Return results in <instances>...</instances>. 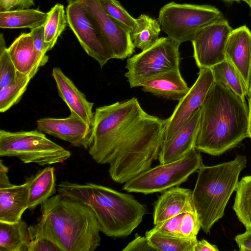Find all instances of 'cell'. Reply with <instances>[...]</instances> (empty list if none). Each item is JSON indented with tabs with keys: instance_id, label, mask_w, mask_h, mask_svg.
Here are the masks:
<instances>
[{
	"instance_id": "cell-34",
	"label": "cell",
	"mask_w": 251,
	"mask_h": 251,
	"mask_svg": "<svg viewBox=\"0 0 251 251\" xmlns=\"http://www.w3.org/2000/svg\"><path fill=\"white\" fill-rule=\"evenodd\" d=\"M105 12L113 20L131 31L137 25L132 17L117 0H100Z\"/></svg>"
},
{
	"instance_id": "cell-17",
	"label": "cell",
	"mask_w": 251,
	"mask_h": 251,
	"mask_svg": "<svg viewBox=\"0 0 251 251\" xmlns=\"http://www.w3.org/2000/svg\"><path fill=\"white\" fill-rule=\"evenodd\" d=\"M201 117V108L195 111L170 140L163 142L158 159L160 164L179 159L195 148Z\"/></svg>"
},
{
	"instance_id": "cell-45",
	"label": "cell",
	"mask_w": 251,
	"mask_h": 251,
	"mask_svg": "<svg viewBox=\"0 0 251 251\" xmlns=\"http://www.w3.org/2000/svg\"><path fill=\"white\" fill-rule=\"evenodd\" d=\"M226 1H246V0H223Z\"/></svg>"
},
{
	"instance_id": "cell-32",
	"label": "cell",
	"mask_w": 251,
	"mask_h": 251,
	"mask_svg": "<svg viewBox=\"0 0 251 251\" xmlns=\"http://www.w3.org/2000/svg\"><path fill=\"white\" fill-rule=\"evenodd\" d=\"M28 251H62L46 225L41 221L28 227Z\"/></svg>"
},
{
	"instance_id": "cell-20",
	"label": "cell",
	"mask_w": 251,
	"mask_h": 251,
	"mask_svg": "<svg viewBox=\"0 0 251 251\" xmlns=\"http://www.w3.org/2000/svg\"><path fill=\"white\" fill-rule=\"evenodd\" d=\"M188 212H196L192 191L178 186L171 188L163 191L154 203L153 224Z\"/></svg>"
},
{
	"instance_id": "cell-43",
	"label": "cell",
	"mask_w": 251,
	"mask_h": 251,
	"mask_svg": "<svg viewBox=\"0 0 251 251\" xmlns=\"http://www.w3.org/2000/svg\"><path fill=\"white\" fill-rule=\"evenodd\" d=\"M248 97L251 98V68L249 75V78L248 83Z\"/></svg>"
},
{
	"instance_id": "cell-19",
	"label": "cell",
	"mask_w": 251,
	"mask_h": 251,
	"mask_svg": "<svg viewBox=\"0 0 251 251\" xmlns=\"http://www.w3.org/2000/svg\"><path fill=\"white\" fill-rule=\"evenodd\" d=\"M225 59L234 66L248 86L251 68V31L246 25L230 33L225 48Z\"/></svg>"
},
{
	"instance_id": "cell-39",
	"label": "cell",
	"mask_w": 251,
	"mask_h": 251,
	"mask_svg": "<svg viewBox=\"0 0 251 251\" xmlns=\"http://www.w3.org/2000/svg\"><path fill=\"white\" fill-rule=\"evenodd\" d=\"M34 0H0V12L29 8Z\"/></svg>"
},
{
	"instance_id": "cell-10",
	"label": "cell",
	"mask_w": 251,
	"mask_h": 251,
	"mask_svg": "<svg viewBox=\"0 0 251 251\" xmlns=\"http://www.w3.org/2000/svg\"><path fill=\"white\" fill-rule=\"evenodd\" d=\"M180 44L169 37H161L152 46L129 58L125 76L130 88L166 72L179 70Z\"/></svg>"
},
{
	"instance_id": "cell-23",
	"label": "cell",
	"mask_w": 251,
	"mask_h": 251,
	"mask_svg": "<svg viewBox=\"0 0 251 251\" xmlns=\"http://www.w3.org/2000/svg\"><path fill=\"white\" fill-rule=\"evenodd\" d=\"M28 184V209L33 210L53 196L56 191L54 167L48 166L26 180Z\"/></svg>"
},
{
	"instance_id": "cell-6",
	"label": "cell",
	"mask_w": 251,
	"mask_h": 251,
	"mask_svg": "<svg viewBox=\"0 0 251 251\" xmlns=\"http://www.w3.org/2000/svg\"><path fill=\"white\" fill-rule=\"evenodd\" d=\"M145 111L137 98L96 108L88 152L98 163L108 164L123 132Z\"/></svg>"
},
{
	"instance_id": "cell-25",
	"label": "cell",
	"mask_w": 251,
	"mask_h": 251,
	"mask_svg": "<svg viewBox=\"0 0 251 251\" xmlns=\"http://www.w3.org/2000/svg\"><path fill=\"white\" fill-rule=\"evenodd\" d=\"M48 14L34 9H17L0 12V27L31 29L43 25Z\"/></svg>"
},
{
	"instance_id": "cell-8",
	"label": "cell",
	"mask_w": 251,
	"mask_h": 251,
	"mask_svg": "<svg viewBox=\"0 0 251 251\" xmlns=\"http://www.w3.org/2000/svg\"><path fill=\"white\" fill-rule=\"evenodd\" d=\"M224 18L214 6L169 2L160 9L158 21L168 37L180 44L191 41L204 26Z\"/></svg>"
},
{
	"instance_id": "cell-44",
	"label": "cell",
	"mask_w": 251,
	"mask_h": 251,
	"mask_svg": "<svg viewBox=\"0 0 251 251\" xmlns=\"http://www.w3.org/2000/svg\"><path fill=\"white\" fill-rule=\"evenodd\" d=\"M245 2L249 5L251 10V0H246Z\"/></svg>"
},
{
	"instance_id": "cell-27",
	"label": "cell",
	"mask_w": 251,
	"mask_h": 251,
	"mask_svg": "<svg viewBox=\"0 0 251 251\" xmlns=\"http://www.w3.org/2000/svg\"><path fill=\"white\" fill-rule=\"evenodd\" d=\"M145 236L155 251H195L198 240L180 235L170 234L152 229L146 231Z\"/></svg>"
},
{
	"instance_id": "cell-38",
	"label": "cell",
	"mask_w": 251,
	"mask_h": 251,
	"mask_svg": "<svg viewBox=\"0 0 251 251\" xmlns=\"http://www.w3.org/2000/svg\"><path fill=\"white\" fill-rule=\"evenodd\" d=\"M155 251L150 244L146 236L143 237L137 233L135 238L129 242L122 251Z\"/></svg>"
},
{
	"instance_id": "cell-31",
	"label": "cell",
	"mask_w": 251,
	"mask_h": 251,
	"mask_svg": "<svg viewBox=\"0 0 251 251\" xmlns=\"http://www.w3.org/2000/svg\"><path fill=\"white\" fill-rule=\"evenodd\" d=\"M35 74H24L17 72L14 82L0 89V112L4 113L17 104L26 90L31 79Z\"/></svg>"
},
{
	"instance_id": "cell-37",
	"label": "cell",
	"mask_w": 251,
	"mask_h": 251,
	"mask_svg": "<svg viewBox=\"0 0 251 251\" xmlns=\"http://www.w3.org/2000/svg\"><path fill=\"white\" fill-rule=\"evenodd\" d=\"M29 33L37 51L43 58L48 59V56L46 55L49 50L45 42L44 25L31 29Z\"/></svg>"
},
{
	"instance_id": "cell-29",
	"label": "cell",
	"mask_w": 251,
	"mask_h": 251,
	"mask_svg": "<svg viewBox=\"0 0 251 251\" xmlns=\"http://www.w3.org/2000/svg\"><path fill=\"white\" fill-rule=\"evenodd\" d=\"M233 208L246 229H251V175L239 181Z\"/></svg>"
},
{
	"instance_id": "cell-2",
	"label": "cell",
	"mask_w": 251,
	"mask_h": 251,
	"mask_svg": "<svg viewBox=\"0 0 251 251\" xmlns=\"http://www.w3.org/2000/svg\"><path fill=\"white\" fill-rule=\"evenodd\" d=\"M57 191L90 209L100 231L111 237L129 235L148 213L146 206L131 195L98 184L66 180L57 185Z\"/></svg>"
},
{
	"instance_id": "cell-14",
	"label": "cell",
	"mask_w": 251,
	"mask_h": 251,
	"mask_svg": "<svg viewBox=\"0 0 251 251\" xmlns=\"http://www.w3.org/2000/svg\"><path fill=\"white\" fill-rule=\"evenodd\" d=\"M214 81V76L210 68L200 69L194 84L179 101L172 115L166 119L164 142L173 138L192 114L201 108Z\"/></svg>"
},
{
	"instance_id": "cell-41",
	"label": "cell",
	"mask_w": 251,
	"mask_h": 251,
	"mask_svg": "<svg viewBox=\"0 0 251 251\" xmlns=\"http://www.w3.org/2000/svg\"><path fill=\"white\" fill-rule=\"evenodd\" d=\"M218 251V249L215 245L210 244L205 240L198 241L195 251Z\"/></svg>"
},
{
	"instance_id": "cell-7",
	"label": "cell",
	"mask_w": 251,
	"mask_h": 251,
	"mask_svg": "<svg viewBox=\"0 0 251 251\" xmlns=\"http://www.w3.org/2000/svg\"><path fill=\"white\" fill-rule=\"evenodd\" d=\"M71 152L48 138L39 130H0V156L15 157L24 163L43 166L62 163Z\"/></svg>"
},
{
	"instance_id": "cell-12",
	"label": "cell",
	"mask_w": 251,
	"mask_h": 251,
	"mask_svg": "<svg viewBox=\"0 0 251 251\" xmlns=\"http://www.w3.org/2000/svg\"><path fill=\"white\" fill-rule=\"evenodd\" d=\"M225 18L208 25L200 30L191 41L193 56L200 69L210 68L225 60V48L232 31Z\"/></svg>"
},
{
	"instance_id": "cell-36",
	"label": "cell",
	"mask_w": 251,
	"mask_h": 251,
	"mask_svg": "<svg viewBox=\"0 0 251 251\" xmlns=\"http://www.w3.org/2000/svg\"><path fill=\"white\" fill-rule=\"evenodd\" d=\"M184 213L158 223L152 229L170 234L180 235V228Z\"/></svg>"
},
{
	"instance_id": "cell-22",
	"label": "cell",
	"mask_w": 251,
	"mask_h": 251,
	"mask_svg": "<svg viewBox=\"0 0 251 251\" xmlns=\"http://www.w3.org/2000/svg\"><path fill=\"white\" fill-rule=\"evenodd\" d=\"M142 89L156 96L179 101L188 92L189 87L179 70L169 71L144 82Z\"/></svg>"
},
{
	"instance_id": "cell-13",
	"label": "cell",
	"mask_w": 251,
	"mask_h": 251,
	"mask_svg": "<svg viewBox=\"0 0 251 251\" xmlns=\"http://www.w3.org/2000/svg\"><path fill=\"white\" fill-rule=\"evenodd\" d=\"M81 4L92 17L103 34L114 56L123 60L134 52L130 32L111 18L102 7L100 0H67Z\"/></svg>"
},
{
	"instance_id": "cell-42",
	"label": "cell",
	"mask_w": 251,
	"mask_h": 251,
	"mask_svg": "<svg viewBox=\"0 0 251 251\" xmlns=\"http://www.w3.org/2000/svg\"><path fill=\"white\" fill-rule=\"evenodd\" d=\"M249 126L248 133L249 137L251 139V98L249 100Z\"/></svg>"
},
{
	"instance_id": "cell-15",
	"label": "cell",
	"mask_w": 251,
	"mask_h": 251,
	"mask_svg": "<svg viewBox=\"0 0 251 251\" xmlns=\"http://www.w3.org/2000/svg\"><path fill=\"white\" fill-rule=\"evenodd\" d=\"M37 129L52 136L69 142L73 146L89 148L91 125L70 114L65 118L46 117L36 122Z\"/></svg>"
},
{
	"instance_id": "cell-9",
	"label": "cell",
	"mask_w": 251,
	"mask_h": 251,
	"mask_svg": "<svg viewBox=\"0 0 251 251\" xmlns=\"http://www.w3.org/2000/svg\"><path fill=\"white\" fill-rule=\"evenodd\" d=\"M201 153L195 148L177 160L150 168L125 183L123 189L144 194L163 192L178 186L203 166Z\"/></svg>"
},
{
	"instance_id": "cell-40",
	"label": "cell",
	"mask_w": 251,
	"mask_h": 251,
	"mask_svg": "<svg viewBox=\"0 0 251 251\" xmlns=\"http://www.w3.org/2000/svg\"><path fill=\"white\" fill-rule=\"evenodd\" d=\"M235 241L240 251H251V229H246L244 233L237 235Z\"/></svg>"
},
{
	"instance_id": "cell-24",
	"label": "cell",
	"mask_w": 251,
	"mask_h": 251,
	"mask_svg": "<svg viewBox=\"0 0 251 251\" xmlns=\"http://www.w3.org/2000/svg\"><path fill=\"white\" fill-rule=\"evenodd\" d=\"M28 227L22 219L14 223L0 222V251H28Z\"/></svg>"
},
{
	"instance_id": "cell-30",
	"label": "cell",
	"mask_w": 251,
	"mask_h": 251,
	"mask_svg": "<svg viewBox=\"0 0 251 251\" xmlns=\"http://www.w3.org/2000/svg\"><path fill=\"white\" fill-rule=\"evenodd\" d=\"M44 25L45 42L48 50L52 49L68 24L64 6L56 4L47 13Z\"/></svg>"
},
{
	"instance_id": "cell-21",
	"label": "cell",
	"mask_w": 251,
	"mask_h": 251,
	"mask_svg": "<svg viewBox=\"0 0 251 251\" xmlns=\"http://www.w3.org/2000/svg\"><path fill=\"white\" fill-rule=\"evenodd\" d=\"M7 49L17 72L24 74H36L48 62L36 50L30 33L21 34Z\"/></svg>"
},
{
	"instance_id": "cell-3",
	"label": "cell",
	"mask_w": 251,
	"mask_h": 251,
	"mask_svg": "<svg viewBox=\"0 0 251 251\" xmlns=\"http://www.w3.org/2000/svg\"><path fill=\"white\" fill-rule=\"evenodd\" d=\"M166 119L145 113L122 134L109 160V173L124 183L151 167L164 141Z\"/></svg>"
},
{
	"instance_id": "cell-28",
	"label": "cell",
	"mask_w": 251,
	"mask_h": 251,
	"mask_svg": "<svg viewBox=\"0 0 251 251\" xmlns=\"http://www.w3.org/2000/svg\"><path fill=\"white\" fill-rule=\"evenodd\" d=\"M214 81L230 89L245 99L248 96V86L234 66L228 60H225L210 68Z\"/></svg>"
},
{
	"instance_id": "cell-26",
	"label": "cell",
	"mask_w": 251,
	"mask_h": 251,
	"mask_svg": "<svg viewBox=\"0 0 251 251\" xmlns=\"http://www.w3.org/2000/svg\"><path fill=\"white\" fill-rule=\"evenodd\" d=\"M136 21V26L130 31V38L135 48L144 50L159 40L161 25L158 20L144 14L140 15Z\"/></svg>"
},
{
	"instance_id": "cell-1",
	"label": "cell",
	"mask_w": 251,
	"mask_h": 251,
	"mask_svg": "<svg viewBox=\"0 0 251 251\" xmlns=\"http://www.w3.org/2000/svg\"><path fill=\"white\" fill-rule=\"evenodd\" d=\"M249 110L245 99L214 81L201 107L195 149L219 155L249 137Z\"/></svg>"
},
{
	"instance_id": "cell-35",
	"label": "cell",
	"mask_w": 251,
	"mask_h": 251,
	"mask_svg": "<svg viewBox=\"0 0 251 251\" xmlns=\"http://www.w3.org/2000/svg\"><path fill=\"white\" fill-rule=\"evenodd\" d=\"M201 228V223L196 212L183 214L180 228L181 236L190 238H196Z\"/></svg>"
},
{
	"instance_id": "cell-16",
	"label": "cell",
	"mask_w": 251,
	"mask_h": 251,
	"mask_svg": "<svg viewBox=\"0 0 251 251\" xmlns=\"http://www.w3.org/2000/svg\"><path fill=\"white\" fill-rule=\"evenodd\" d=\"M8 168L0 160V222H17L28 209V184L11 183Z\"/></svg>"
},
{
	"instance_id": "cell-18",
	"label": "cell",
	"mask_w": 251,
	"mask_h": 251,
	"mask_svg": "<svg viewBox=\"0 0 251 251\" xmlns=\"http://www.w3.org/2000/svg\"><path fill=\"white\" fill-rule=\"evenodd\" d=\"M52 75L55 81L59 96L69 107L70 114L75 116L91 125L94 117V103L88 101L85 95L60 68H53Z\"/></svg>"
},
{
	"instance_id": "cell-11",
	"label": "cell",
	"mask_w": 251,
	"mask_h": 251,
	"mask_svg": "<svg viewBox=\"0 0 251 251\" xmlns=\"http://www.w3.org/2000/svg\"><path fill=\"white\" fill-rule=\"evenodd\" d=\"M68 24L81 47L102 68L113 54L100 28L84 7L76 1L66 8Z\"/></svg>"
},
{
	"instance_id": "cell-33",
	"label": "cell",
	"mask_w": 251,
	"mask_h": 251,
	"mask_svg": "<svg viewBox=\"0 0 251 251\" xmlns=\"http://www.w3.org/2000/svg\"><path fill=\"white\" fill-rule=\"evenodd\" d=\"M17 71L9 54L2 33L0 34V89L14 82Z\"/></svg>"
},
{
	"instance_id": "cell-5",
	"label": "cell",
	"mask_w": 251,
	"mask_h": 251,
	"mask_svg": "<svg viewBox=\"0 0 251 251\" xmlns=\"http://www.w3.org/2000/svg\"><path fill=\"white\" fill-rule=\"evenodd\" d=\"M247 157L238 156L233 160L212 166H202L192 191V199L201 228L209 233L224 215L225 209L236 190L241 171L246 167Z\"/></svg>"
},
{
	"instance_id": "cell-4",
	"label": "cell",
	"mask_w": 251,
	"mask_h": 251,
	"mask_svg": "<svg viewBox=\"0 0 251 251\" xmlns=\"http://www.w3.org/2000/svg\"><path fill=\"white\" fill-rule=\"evenodd\" d=\"M40 221L47 226L62 251H94L100 244V231L87 206L61 193L41 205Z\"/></svg>"
}]
</instances>
